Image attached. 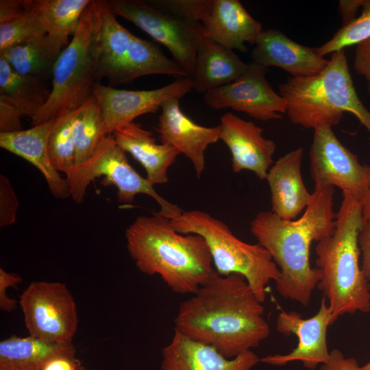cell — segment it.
Segmentation results:
<instances>
[{"label": "cell", "instance_id": "6da1fadb", "mask_svg": "<svg viewBox=\"0 0 370 370\" xmlns=\"http://www.w3.org/2000/svg\"><path fill=\"white\" fill-rule=\"evenodd\" d=\"M264 308L245 278L217 272L182 301L175 331L210 345L228 358L259 345L270 334Z\"/></svg>", "mask_w": 370, "mask_h": 370}, {"label": "cell", "instance_id": "7a4b0ae2", "mask_svg": "<svg viewBox=\"0 0 370 370\" xmlns=\"http://www.w3.org/2000/svg\"><path fill=\"white\" fill-rule=\"evenodd\" d=\"M332 186H314L310 202L297 220L286 221L272 211L260 212L250 223L251 234L271 255L280 271L275 282L280 295L305 307L321 278L310 263V246L334 232Z\"/></svg>", "mask_w": 370, "mask_h": 370}, {"label": "cell", "instance_id": "3957f363", "mask_svg": "<svg viewBox=\"0 0 370 370\" xmlns=\"http://www.w3.org/2000/svg\"><path fill=\"white\" fill-rule=\"evenodd\" d=\"M125 239L137 269L160 275L177 294L193 295L217 272L204 238L179 233L157 212L138 216L126 229Z\"/></svg>", "mask_w": 370, "mask_h": 370}, {"label": "cell", "instance_id": "277c9868", "mask_svg": "<svg viewBox=\"0 0 370 370\" xmlns=\"http://www.w3.org/2000/svg\"><path fill=\"white\" fill-rule=\"evenodd\" d=\"M343 195L333 233L315 249V262L322 273L318 286L328 300L334 323L347 313L370 312L369 283L359 261L362 202Z\"/></svg>", "mask_w": 370, "mask_h": 370}, {"label": "cell", "instance_id": "5b68a950", "mask_svg": "<svg viewBox=\"0 0 370 370\" xmlns=\"http://www.w3.org/2000/svg\"><path fill=\"white\" fill-rule=\"evenodd\" d=\"M289 120L313 130L338 125L344 113L354 115L370 133V110L354 87L345 49L332 53L327 66L308 77H290L278 86Z\"/></svg>", "mask_w": 370, "mask_h": 370}, {"label": "cell", "instance_id": "8992f818", "mask_svg": "<svg viewBox=\"0 0 370 370\" xmlns=\"http://www.w3.org/2000/svg\"><path fill=\"white\" fill-rule=\"evenodd\" d=\"M102 1L90 0L69 45L52 73V88L45 104L32 119L34 125L79 109L99 82Z\"/></svg>", "mask_w": 370, "mask_h": 370}, {"label": "cell", "instance_id": "52a82bcc", "mask_svg": "<svg viewBox=\"0 0 370 370\" xmlns=\"http://www.w3.org/2000/svg\"><path fill=\"white\" fill-rule=\"evenodd\" d=\"M171 222L179 233L202 236L217 273L243 276L257 298L264 301L267 284L278 280L280 271L263 247L243 241L224 222L204 211H183Z\"/></svg>", "mask_w": 370, "mask_h": 370}, {"label": "cell", "instance_id": "ba28073f", "mask_svg": "<svg viewBox=\"0 0 370 370\" xmlns=\"http://www.w3.org/2000/svg\"><path fill=\"white\" fill-rule=\"evenodd\" d=\"M100 177H103L101 181L103 185H114L116 188L120 204H130L136 195L144 194L159 204L160 209L157 212L166 218L173 219L183 212L180 207L162 197L147 178L132 167L125 152L117 145L112 134L104 137L89 159L75 164L66 174L70 197L80 204L90 183Z\"/></svg>", "mask_w": 370, "mask_h": 370}, {"label": "cell", "instance_id": "9c48e42d", "mask_svg": "<svg viewBox=\"0 0 370 370\" xmlns=\"http://www.w3.org/2000/svg\"><path fill=\"white\" fill-rule=\"evenodd\" d=\"M29 335L59 344L73 343L78 325L75 299L65 284L31 282L19 298Z\"/></svg>", "mask_w": 370, "mask_h": 370}, {"label": "cell", "instance_id": "30bf717a", "mask_svg": "<svg viewBox=\"0 0 370 370\" xmlns=\"http://www.w3.org/2000/svg\"><path fill=\"white\" fill-rule=\"evenodd\" d=\"M116 16L133 23L156 41L166 47L174 60L190 77L198 47L204 38L201 23L186 22L149 5L145 1H107Z\"/></svg>", "mask_w": 370, "mask_h": 370}, {"label": "cell", "instance_id": "8fae6325", "mask_svg": "<svg viewBox=\"0 0 370 370\" xmlns=\"http://www.w3.org/2000/svg\"><path fill=\"white\" fill-rule=\"evenodd\" d=\"M310 171L315 185L336 186L343 195L362 202L370 187V166L338 139L330 125L314 129L310 149Z\"/></svg>", "mask_w": 370, "mask_h": 370}, {"label": "cell", "instance_id": "7c38bea8", "mask_svg": "<svg viewBox=\"0 0 370 370\" xmlns=\"http://www.w3.org/2000/svg\"><path fill=\"white\" fill-rule=\"evenodd\" d=\"M267 69L252 62L236 81L204 94L205 103L215 110L232 108L260 121L282 119L286 103L267 81Z\"/></svg>", "mask_w": 370, "mask_h": 370}, {"label": "cell", "instance_id": "4fadbf2b", "mask_svg": "<svg viewBox=\"0 0 370 370\" xmlns=\"http://www.w3.org/2000/svg\"><path fill=\"white\" fill-rule=\"evenodd\" d=\"M192 89L190 77L178 78L159 88L142 90L117 89L97 82L92 95L99 104L104 129L109 135L140 115L156 112L166 101L180 99Z\"/></svg>", "mask_w": 370, "mask_h": 370}, {"label": "cell", "instance_id": "5bb4252c", "mask_svg": "<svg viewBox=\"0 0 370 370\" xmlns=\"http://www.w3.org/2000/svg\"><path fill=\"white\" fill-rule=\"evenodd\" d=\"M332 312L325 296L321 300L317 312L304 319L295 311L281 310L276 320V330L284 335H295L297 345L286 354H275L260 358V362L275 366H283L300 361L304 367L314 369L326 363L330 358L327 343L328 327L332 324Z\"/></svg>", "mask_w": 370, "mask_h": 370}, {"label": "cell", "instance_id": "9a60e30c", "mask_svg": "<svg viewBox=\"0 0 370 370\" xmlns=\"http://www.w3.org/2000/svg\"><path fill=\"white\" fill-rule=\"evenodd\" d=\"M220 121V140L231 153L233 172L247 170L260 180H266L273 162L275 142L264 138L262 128L254 122L245 121L232 112L223 114Z\"/></svg>", "mask_w": 370, "mask_h": 370}, {"label": "cell", "instance_id": "2e32d148", "mask_svg": "<svg viewBox=\"0 0 370 370\" xmlns=\"http://www.w3.org/2000/svg\"><path fill=\"white\" fill-rule=\"evenodd\" d=\"M180 99L166 101L161 106L157 132L161 143L175 147L192 162L200 178L205 169V151L220 140V125L205 127L195 123L181 110Z\"/></svg>", "mask_w": 370, "mask_h": 370}, {"label": "cell", "instance_id": "e0dca14e", "mask_svg": "<svg viewBox=\"0 0 370 370\" xmlns=\"http://www.w3.org/2000/svg\"><path fill=\"white\" fill-rule=\"evenodd\" d=\"M254 45L251 52L252 62L265 69L279 67L294 77L318 74L329 63L314 48L301 45L278 29H263Z\"/></svg>", "mask_w": 370, "mask_h": 370}, {"label": "cell", "instance_id": "ac0fdd59", "mask_svg": "<svg viewBox=\"0 0 370 370\" xmlns=\"http://www.w3.org/2000/svg\"><path fill=\"white\" fill-rule=\"evenodd\" d=\"M260 362L251 350L228 358L213 347L175 331L162 350V370H250Z\"/></svg>", "mask_w": 370, "mask_h": 370}, {"label": "cell", "instance_id": "d6986e66", "mask_svg": "<svg viewBox=\"0 0 370 370\" xmlns=\"http://www.w3.org/2000/svg\"><path fill=\"white\" fill-rule=\"evenodd\" d=\"M303 154L302 147L286 153L271 166L266 177L271 194V211L286 221L296 218L312 198L301 176Z\"/></svg>", "mask_w": 370, "mask_h": 370}, {"label": "cell", "instance_id": "ffe728a7", "mask_svg": "<svg viewBox=\"0 0 370 370\" xmlns=\"http://www.w3.org/2000/svg\"><path fill=\"white\" fill-rule=\"evenodd\" d=\"M54 119L27 130L0 133V147L37 168L44 176L53 195L59 199L70 197L66 179L54 167L48 150V139Z\"/></svg>", "mask_w": 370, "mask_h": 370}, {"label": "cell", "instance_id": "44dd1931", "mask_svg": "<svg viewBox=\"0 0 370 370\" xmlns=\"http://www.w3.org/2000/svg\"><path fill=\"white\" fill-rule=\"evenodd\" d=\"M204 38L230 49L248 51L245 42L254 45L262 25L238 0H214L208 16L201 23Z\"/></svg>", "mask_w": 370, "mask_h": 370}, {"label": "cell", "instance_id": "7402d4cb", "mask_svg": "<svg viewBox=\"0 0 370 370\" xmlns=\"http://www.w3.org/2000/svg\"><path fill=\"white\" fill-rule=\"evenodd\" d=\"M112 135L117 145L142 165L153 186L168 182V170L180 154L175 147L158 144L150 131L134 122L118 127Z\"/></svg>", "mask_w": 370, "mask_h": 370}, {"label": "cell", "instance_id": "603a6c76", "mask_svg": "<svg viewBox=\"0 0 370 370\" xmlns=\"http://www.w3.org/2000/svg\"><path fill=\"white\" fill-rule=\"evenodd\" d=\"M247 67V64L232 49L204 38L190 77L193 89L204 94L230 84L238 79Z\"/></svg>", "mask_w": 370, "mask_h": 370}, {"label": "cell", "instance_id": "cb8c5ba5", "mask_svg": "<svg viewBox=\"0 0 370 370\" xmlns=\"http://www.w3.org/2000/svg\"><path fill=\"white\" fill-rule=\"evenodd\" d=\"M134 34L116 19L107 1H102L99 78L117 84Z\"/></svg>", "mask_w": 370, "mask_h": 370}, {"label": "cell", "instance_id": "d4e9b609", "mask_svg": "<svg viewBox=\"0 0 370 370\" xmlns=\"http://www.w3.org/2000/svg\"><path fill=\"white\" fill-rule=\"evenodd\" d=\"M149 75L189 77L180 65L166 57L153 42L133 35L117 84Z\"/></svg>", "mask_w": 370, "mask_h": 370}, {"label": "cell", "instance_id": "484cf974", "mask_svg": "<svg viewBox=\"0 0 370 370\" xmlns=\"http://www.w3.org/2000/svg\"><path fill=\"white\" fill-rule=\"evenodd\" d=\"M73 347V343H53L31 335L12 336L0 342V370H38L52 356Z\"/></svg>", "mask_w": 370, "mask_h": 370}, {"label": "cell", "instance_id": "4316f807", "mask_svg": "<svg viewBox=\"0 0 370 370\" xmlns=\"http://www.w3.org/2000/svg\"><path fill=\"white\" fill-rule=\"evenodd\" d=\"M50 92L43 79L18 73L0 57V95L9 99L23 116L32 119L45 104Z\"/></svg>", "mask_w": 370, "mask_h": 370}, {"label": "cell", "instance_id": "83f0119b", "mask_svg": "<svg viewBox=\"0 0 370 370\" xmlns=\"http://www.w3.org/2000/svg\"><path fill=\"white\" fill-rule=\"evenodd\" d=\"M90 0H32L51 43L62 51L75 32Z\"/></svg>", "mask_w": 370, "mask_h": 370}, {"label": "cell", "instance_id": "f1b7e54d", "mask_svg": "<svg viewBox=\"0 0 370 370\" xmlns=\"http://www.w3.org/2000/svg\"><path fill=\"white\" fill-rule=\"evenodd\" d=\"M61 52L46 35L10 47L0 53V57L18 73L45 80L52 77L55 63Z\"/></svg>", "mask_w": 370, "mask_h": 370}, {"label": "cell", "instance_id": "f546056e", "mask_svg": "<svg viewBox=\"0 0 370 370\" xmlns=\"http://www.w3.org/2000/svg\"><path fill=\"white\" fill-rule=\"evenodd\" d=\"M73 134L75 164L89 159L107 136L100 108L92 95L77 110Z\"/></svg>", "mask_w": 370, "mask_h": 370}, {"label": "cell", "instance_id": "4dcf8cb0", "mask_svg": "<svg viewBox=\"0 0 370 370\" xmlns=\"http://www.w3.org/2000/svg\"><path fill=\"white\" fill-rule=\"evenodd\" d=\"M77 110L56 119L48 139V150L54 167L65 175L75 165L73 125Z\"/></svg>", "mask_w": 370, "mask_h": 370}, {"label": "cell", "instance_id": "1f68e13d", "mask_svg": "<svg viewBox=\"0 0 370 370\" xmlns=\"http://www.w3.org/2000/svg\"><path fill=\"white\" fill-rule=\"evenodd\" d=\"M43 21L30 0L29 8L19 18L0 24V53L47 35Z\"/></svg>", "mask_w": 370, "mask_h": 370}, {"label": "cell", "instance_id": "d6a6232c", "mask_svg": "<svg viewBox=\"0 0 370 370\" xmlns=\"http://www.w3.org/2000/svg\"><path fill=\"white\" fill-rule=\"evenodd\" d=\"M362 8V13L358 17L342 26L323 45L314 48L318 55L324 57L370 38V0H365Z\"/></svg>", "mask_w": 370, "mask_h": 370}, {"label": "cell", "instance_id": "836d02e7", "mask_svg": "<svg viewBox=\"0 0 370 370\" xmlns=\"http://www.w3.org/2000/svg\"><path fill=\"white\" fill-rule=\"evenodd\" d=\"M159 11L177 19L202 23L210 14L214 0H151L145 1Z\"/></svg>", "mask_w": 370, "mask_h": 370}, {"label": "cell", "instance_id": "e575fe53", "mask_svg": "<svg viewBox=\"0 0 370 370\" xmlns=\"http://www.w3.org/2000/svg\"><path fill=\"white\" fill-rule=\"evenodd\" d=\"M19 201L9 179L0 174V227L15 223Z\"/></svg>", "mask_w": 370, "mask_h": 370}, {"label": "cell", "instance_id": "d590c367", "mask_svg": "<svg viewBox=\"0 0 370 370\" xmlns=\"http://www.w3.org/2000/svg\"><path fill=\"white\" fill-rule=\"evenodd\" d=\"M22 114L6 97L0 95V133L22 130Z\"/></svg>", "mask_w": 370, "mask_h": 370}, {"label": "cell", "instance_id": "8d00e7d4", "mask_svg": "<svg viewBox=\"0 0 370 370\" xmlns=\"http://www.w3.org/2000/svg\"><path fill=\"white\" fill-rule=\"evenodd\" d=\"M38 370H85L75 356V346L52 356Z\"/></svg>", "mask_w": 370, "mask_h": 370}, {"label": "cell", "instance_id": "74e56055", "mask_svg": "<svg viewBox=\"0 0 370 370\" xmlns=\"http://www.w3.org/2000/svg\"><path fill=\"white\" fill-rule=\"evenodd\" d=\"M22 280L17 273H10L0 268V309L2 311L10 312L16 308V301L9 297L6 291L10 287L16 288Z\"/></svg>", "mask_w": 370, "mask_h": 370}, {"label": "cell", "instance_id": "f35d334b", "mask_svg": "<svg viewBox=\"0 0 370 370\" xmlns=\"http://www.w3.org/2000/svg\"><path fill=\"white\" fill-rule=\"evenodd\" d=\"M356 46L354 68L367 82V92L370 95V38Z\"/></svg>", "mask_w": 370, "mask_h": 370}, {"label": "cell", "instance_id": "ab89813d", "mask_svg": "<svg viewBox=\"0 0 370 370\" xmlns=\"http://www.w3.org/2000/svg\"><path fill=\"white\" fill-rule=\"evenodd\" d=\"M30 0H1L0 24L21 16L29 8Z\"/></svg>", "mask_w": 370, "mask_h": 370}, {"label": "cell", "instance_id": "60d3db41", "mask_svg": "<svg viewBox=\"0 0 370 370\" xmlns=\"http://www.w3.org/2000/svg\"><path fill=\"white\" fill-rule=\"evenodd\" d=\"M358 245L362 256L361 268L370 283V219L363 221L358 234Z\"/></svg>", "mask_w": 370, "mask_h": 370}, {"label": "cell", "instance_id": "b9f144b4", "mask_svg": "<svg viewBox=\"0 0 370 370\" xmlns=\"http://www.w3.org/2000/svg\"><path fill=\"white\" fill-rule=\"evenodd\" d=\"M319 370H360L358 361L354 358H346L339 349L330 352L328 361L321 365Z\"/></svg>", "mask_w": 370, "mask_h": 370}, {"label": "cell", "instance_id": "7bdbcfd3", "mask_svg": "<svg viewBox=\"0 0 370 370\" xmlns=\"http://www.w3.org/2000/svg\"><path fill=\"white\" fill-rule=\"evenodd\" d=\"M365 0H340L338 3V13L342 19V26H345L356 17L360 8L362 7Z\"/></svg>", "mask_w": 370, "mask_h": 370}, {"label": "cell", "instance_id": "ee69618b", "mask_svg": "<svg viewBox=\"0 0 370 370\" xmlns=\"http://www.w3.org/2000/svg\"><path fill=\"white\" fill-rule=\"evenodd\" d=\"M362 217L364 221L370 219V187L362 201Z\"/></svg>", "mask_w": 370, "mask_h": 370}, {"label": "cell", "instance_id": "f6af8a7d", "mask_svg": "<svg viewBox=\"0 0 370 370\" xmlns=\"http://www.w3.org/2000/svg\"><path fill=\"white\" fill-rule=\"evenodd\" d=\"M360 370H370V360L362 367H360Z\"/></svg>", "mask_w": 370, "mask_h": 370}]
</instances>
